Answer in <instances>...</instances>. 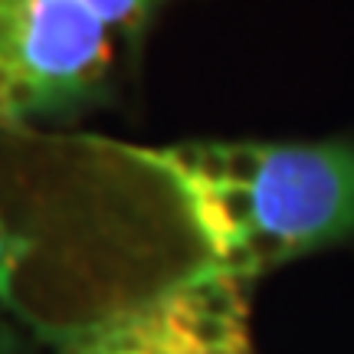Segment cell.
Returning <instances> with one entry per match:
<instances>
[{"instance_id": "1", "label": "cell", "mask_w": 354, "mask_h": 354, "mask_svg": "<svg viewBox=\"0 0 354 354\" xmlns=\"http://www.w3.org/2000/svg\"><path fill=\"white\" fill-rule=\"evenodd\" d=\"M165 0H0V131H37L92 102Z\"/></svg>"}, {"instance_id": "2", "label": "cell", "mask_w": 354, "mask_h": 354, "mask_svg": "<svg viewBox=\"0 0 354 354\" xmlns=\"http://www.w3.org/2000/svg\"><path fill=\"white\" fill-rule=\"evenodd\" d=\"M63 354H256L250 282L207 279L69 335Z\"/></svg>"}]
</instances>
